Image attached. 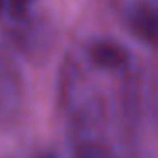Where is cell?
<instances>
[{
	"instance_id": "cell-1",
	"label": "cell",
	"mask_w": 158,
	"mask_h": 158,
	"mask_svg": "<svg viewBox=\"0 0 158 158\" xmlns=\"http://www.w3.org/2000/svg\"><path fill=\"white\" fill-rule=\"evenodd\" d=\"M123 27L139 44L158 51V0H112Z\"/></svg>"
},
{
	"instance_id": "cell-2",
	"label": "cell",
	"mask_w": 158,
	"mask_h": 158,
	"mask_svg": "<svg viewBox=\"0 0 158 158\" xmlns=\"http://www.w3.org/2000/svg\"><path fill=\"white\" fill-rule=\"evenodd\" d=\"M83 60L92 68L112 75H119L131 68V56L127 49L107 38L92 39L83 49Z\"/></svg>"
},
{
	"instance_id": "cell-3",
	"label": "cell",
	"mask_w": 158,
	"mask_h": 158,
	"mask_svg": "<svg viewBox=\"0 0 158 158\" xmlns=\"http://www.w3.org/2000/svg\"><path fill=\"white\" fill-rule=\"evenodd\" d=\"M22 85L15 66L0 56V121H12L21 110Z\"/></svg>"
},
{
	"instance_id": "cell-4",
	"label": "cell",
	"mask_w": 158,
	"mask_h": 158,
	"mask_svg": "<svg viewBox=\"0 0 158 158\" xmlns=\"http://www.w3.org/2000/svg\"><path fill=\"white\" fill-rule=\"evenodd\" d=\"M68 138L72 158H117L107 133H72Z\"/></svg>"
},
{
	"instance_id": "cell-5",
	"label": "cell",
	"mask_w": 158,
	"mask_h": 158,
	"mask_svg": "<svg viewBox=\"0 0 158 158\" xmlns=\"http://www.w3.org/2000/svg\"><path fill=\"white\" fill-rule=\"evenodd\" d=\"M38 0H5V14L19 24H27Z\"/></svg>"
},
{
	"instance_id": "cell-6",
	"label": "cell",
	"mask_w": 158,
	"mask_h": 158,
	"mask_svg": "<svg viewBox=\"0 0 158 158\" xmlns=\"http://www.w3.org/2000/svg\"><path fill=\"white\" fill-rule=\"evenodd\" d=\"M151 100H153V112H155V117H156V123H158V70H156V75H155V80H153Z\"/></svg>"
},
{
	"instance_id": "cell-7",
	"label": "cell",
	"mask_w": 158,
	"mask_h": 158,
	"mask_svg": "<svg viewBox=\"0 0 158 158\" xmlns=\"http://www.w3.org/2000/svg\"><path fill=\"white\" fill-rule=\"evenodd\" d=\"M5 14V0H0V15Z\"/></svg>"
},
{
	"instance_id": "cell-8",
	"label": "cell",
	"mask_w": 158,
	"mask_h": 158,
	"mask_svg": "<svg viewBox=\"0 0 158 158\" xmlns=\"http://www.w3.org/2000/svg\"><path fill=\"white\" fill-rule=\"evenodd\" d=\"M38 158H56V155H53V153H41Z\"/></svg>"
}]
</instances>
